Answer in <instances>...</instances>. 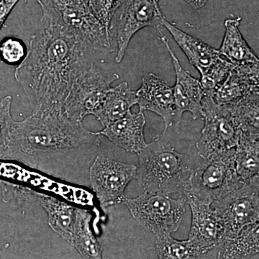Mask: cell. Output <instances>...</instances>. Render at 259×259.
Here are the masks:
<instances>
[{
	"instance_id": "cell-3",
	"label": "cell",
	"mask_w": 259,
	"mask_h": 259,
	"mask_svg": "<svg viewBox=\"0 0 259 259\" xmlns=\"http://www.w3.org/2000/svg\"><path fill=\"white\" fill-rule=\"evenodd\" d=\"M138 156L136 179L141 193L185 195L194 161L177 152L164 134L158 135Z\"/></svg>"
},
{
	"instance_id": "cell-20",
	"label": "cell",
	"mask_w": 259,
	"mask_h": 259,
	"mask_svg": "<svg viewBox=\"0 0 259 259\" xmlns=\"http://www.w3.org/2000/svg\"><path fill=\"white\" fill-rule=\"evenodd\" d=\"M135 105H137L136 91L129 88L127 82L123 81L107 92L93 115L105 127L124 117Z\"/></svg>"
},
{
	"instance_id": "cell-9",
	"label": "cell",
	"mask_w": 259,
	"mask_h": 259,
	"mask_svg": "<svg viewBox=\"0 0 259 259\" xmlns=\"http://www.w3.org/2000/svg\"><path fill=\"white\" fill-rule=\"evenodd\" d=\"M202 106L204 125L196 144L199 157L207 158L236 148L241 129L228 107L216 103L210 94H204Z\"/></svg>"
},
{
	"instance_id": "cell-17",
	"label": "cell",
	"mask_w": 259,
	"mask_h": 259,
	"mask_svg": "<svg viewBox=\"0 0 259 259\" xmlns=\"http://www.w3.org/2000/svg\"><path fill=\"white\" fill-rule=\"evenodd\" d=\"M146 122L144 112L133 113L130 110L122 118L95 134L107 138L112 144L127 152L138 154L147 145L144 138Z\"/></svg>"
},
{
	"instance_id": "cell-28",
	"label": "cell",
	"mask_w": 259,
	"mask_h": 259,
	"mask_svg": "<svg viewBox=\"0 0 259 259\" xmlns=\"http://www.w3.org/2000/svg\"><path fill=\"white\" fill-rule=\"evenodd\" d=\"M19 1L20 0H0V30Z\"/></svg>"
},
{
	"instance_id": "cell-5",
	"label": "cell",
	"mask_w": 259,
	"mask_h": 259,
	"mask_svg": "<svg viewBox=\"0 0 259 259\" xmlns=\"http://www.w3.org/2000/svg\"><path fill=\"white\" fill-rule=\"evenodd\" d=\"M51 18L69 29L90 51H115L108 30L93 13L88 0H36Z\"/></svg>"
},
{
	"instance_id": "cell-27",
	"label": "cell",
	"mask_w": 259,
	"mask_h": 259,
	"mask_svg": "<svg viewBox=\"0 0 259 259\" xmlns=\"http://www.w3.org/2000/svg\"><path fill=\"white\" fill-rule=\"evenodd\" d=\"M122 0H88L93 13L108 30L112 15Z\"/></svg>"
},
{
	"instance_id": "cell-16",
	"label": "cell",
	"mask_w": 259,
	"mask_h": 259,
	"mask_svg": "<svg viewBox=\"0 0 259 259\" xmlns=\"http://www.w3.org/2000/svg\"><path fill=\"white\" fill-rule=\"evenodd\" d=\"M255 95H259L258 63L235 65L212 96L218 105H226Z\"/></svg>"
},
{
	"instance_id": "cell-21",
	"label": "cell",
	"mask_w": 259,
	"mask_h": 259,
	"mask_svg": "<svg viewBox=\"0 0 259 259\" xmlns=\"http://www.w3.org/2000/svg\"><path fill=\"white\" fill-rule=\"evenodd\" d=\"M241 21V17L227 19L225 21L226 32L218 51L233 65L258 63V56L247 44L240 30Z\"/></svg>"
},
{
	"instance_id": "cell-10",
	"label": "cell",
	"mask_w": 259,
	"mask_h": 259,
	"mask_svg": "<svg viewBox=\"0 0 259 259\" xmlns=\"http://www.w3.org/2000/svg\"><path fill=\"white\" fill-rule=\"evenodd\" d=\"M118 74H107L90 64L75 80L64 103L65 115L74 122L81 123L88 115H93L102 103Z\"/></svg>"
},
{
	"instance_id": "cell-11",
	"label": "cell",
	"mask_w": 259,
	"mask_h": 259,
	"mask_svg": "<svg viewBox=\"0 0 259 259\" xmlns=\"http://www.w3.org/2000/svg\"><path fill=\"white\" fill-rule=\"evenodd\" d=\"M259 180L214 201L211 207L222 220L224 238L238 236L243 228L259 221Z\"/></svg>"
},
{
	"instance_id": "cell-13",
	"label": "cell",
	"mask_w": 259,
	"mask_h": 259,
	"mask_svg": "<svg viewBox=\"0 0 259 259\" xmlns=\"http://www.w3.org/2000/svg\"><path fill=\"white\" fill-rule=\"evenodd\" d=\"M185 196L192 212L188 241L199 255L203 254L221 244L224 237V226L210 204L194 196Z\"/></svg>"
},
{
	"instance_id": "cell-6",
	"label": "cell",
	"mask_w": 259,
	"mask_h": 259,
	"mask_svg": "<svg viewBox=\"0 0 259 259\" xmlns=\"http://www.w3.org/2000/svg\"><path fill=\"white\" fill-rule=\"evenodd\" d=\"M134 219L145 229L159 237L177 231L185 212L187 197L180 194L141 193L135 198L122 199Z\"/></svg>"
},
{
	"instance_id": "cell-2",
	"label": "cell",
	"mask_w": 259,
	"mask_h": 259,
	"mask_svg": "<svg viewBox=\"0 0 259 259\" xmlns=\"http://www.w3.org/2000/svg\"><path fill=\"white\" fill-rule=\"evenodd\" d=\"M88 145L100 146L99 136L70 120L64 111H34L15 121L8 159L30 161L40 153L66 152Z\"/></svg>"
},
{
	"instance_id": "cell-1",
	"label": "cell",
	"mask_w": 259,
	"mask_h": 259,
	"mask_svg": "<svg viewBox=\"0 0 259 259\" xmlns=\"http://www.w3.org/2000/svg\"><path fill=\"white\" fill-rule=\"evenodd\" d=\"M88 47L69 29L42 13L15 78L34 111H64L73 83L90 66Z\"/></svg>"
},
{
	"instance_id": "cell-12",
	"label": "cell",
	"mask_w": 259,
	"mask_h": 259,
	"mask_svg": "<svg viewBox=\"0 0 259 259\" xmlns=\"http://www.w3.org/2000/svg\"><path fill=\"white\" fill-rule=\"evenodd\" d=\"M136 174V165L98 156L90 167V186L102 206L112 205L122 202L126 187Z\"/></svg>"
},
{
	"instance_id": "cell-8",
	"label": "cell",
	"mask_w": 259,
	"mask_h": 259,
	"mask_svg": "<svg viewBox=\"0 0 259 259\" xmlns=\"http://www.w3.org/2000/svg\"><path fill=\"white\" fill-rule=\"evenodd\" d=\"M163 26L171 34L190 64L200 73L199 82L204 93L213 95L224 82L235 65L224 59L219 51L182 31L165 18L163 20Z\"/></svg>"
},
{
	"instance_id": "cell-25",
	"label": "cell",
	"mask_w": 259,
	"mask_h": 259,
	"mask_svg": "<svg viewBox=\"0 0 259 259\" xmlns=\"http://www.w3.org/2000/svg\"><path fill=\"white\" fill-rule=\"evenodd\" d=\"M12 96L0 100V160L8 159L15 120L11 115Z\"/></svg>"
},
{
	"instance_id": "cell-14",
	"label": "cell",
	"mask_w": 259,
	"mask_h": 259,
	"mask_svg": "<svg viewBox=\"0 0 259 259\" xmlns=\"http://www.w3.org/2000/svg\"><path fill=\"white\" fill-rule=\"evenodd\" d=\"M159 40L166 46L176 73V83L173 87L175 105L173 125L179 134L184 112H190L194 120L198 118L199 116H202V102L204 95V90L199 80L193 77L190 71L182 67L170 47L168 37L161 36Z\"/></svg>"
},
{
	"instance_id": "cell-26",
	"label": "cell",
	"mask_w": 259,
	"mask_h": 259,
	"mask_svg": "<svg viewBox=\"0 0 259 259\" xmlns=\"http://www.w3.org/2000/svg\"><path fill=\"white\" fill-rule=\"evenodd\" d=\"M28 50L23 40L14 37H5L0 42V59L10 66L21 64Z\"/></svg>"
},
{
	"instance_id": "cell-7",
	"label": "cell",
	"mask_w": 259,
	"mask_h": 259,
	"mask_svg": "<svg viewBox=\"0 0 259 259\" xmlns=\"http://www.w3.org/2000/svg\"><path fill=\"white\" fill-rule=\"evenodd\" d=\"M160 0H122L112 15L109 25L110 40L117 51L115 61L120 63L133 36L146 27L161 32L164 17L159 7Z\"/></svg>"
},
{
	"instance_id": "cell-29",
	"label": "cell",
	"mask_w": 259,
	"mask_h": 259,
	"mask_svg": "<svg viewBox=\"0 0 259 259\" xmlns=\"http://www.w3.org/2000/svg\"><path fill=\"white\" fill-rule=\"evenodd\" d=\"M184 1L190 5L194 9L198 10L204 6L207 0H184Z\"/></svg>"
},
{
	"instance_id": "cell-4",
	"label": "cell",
	"mask_w": 259,
	"mask_h": 259,
	"mask_svg": "<svg viewBox=\"0 0 259 259\" xmlns=\"http://www.w3.org/2000/svg\"><path fill=\"white\" fill-rule=\"evenodd\" d=\"M236 148L194 161L185 195L211 204L245 185L237 174Z\"/></svg>"
},
{
	"instance_id": "cell-22",
	"label": "cell",
	"mask_w": 259,
	"mask_h": 259,
	"mask_svg": "<svg viewBox=\"0 0 259 259\" xmlns=\"http://www.w3.org/2000/svg\"><path fill=\"white\" fill-rule=\"evenodd\" d=\"M217 259H248L259 250V221L248 225L238 236L224 238L219 245Z\"/></svg>"
},
{
	"instance_id": "cell-18",
	"label": "cell",
	"mask_w": 259,
	"mask_h": 259,
	"mask_svg": "<svg viewBox=\"0 0 259 259\" xmlns=\"http://www.w3.org/2000/svg\"><path fill=\"white\" fill-rule=\"evenodd\" d=\"M39 200L47 213L51 229L71 245L83 209L51 196L41 195Z\"/></svg>"
},
{
	"instance_id": "cell-19",
	"label": "cell",
	"mask_w": 259,
	"mask_h": 259,
	"mask_svg": "<svg viewBox=\"0 0 259 259\" xmlns=\"http://www.w3.org/2000/svg\"><path fill=\"white\" fill-rule=\"evenodd\" d=\"M235 163L237 174L245 184L259 180V129L242 130Z\"/></svg>"
},
{
	"instance_id": "cell-23",
	"label": "cell",
	"mask_w": 259,
	"mask_h": 259,
	"mask_svg": "<svg viewBox=\"0 0 259 259\" xmlns=\"http://www.w3.org/2000/svg\"><path fill=\"white\" fill-rule=\"evenodd\" d=\"M93 215L83 209L71 245L84 259H103L100 243L91 228Z\"/></svg>"
},
{
	"instance_id": "cell-24",
	"label": "cell",
	"mask_w": 259,
	"mask_h": 259,
	"mask_svg": "<svg viewBox=\"0 0 259 259\" xmlns=\"http://www.w3.org/2000/svg\"><path fill=\"white\" fill-rule=\"evenodd\" d=\"M156 248L159 259H195L199 255L188 240L179 241L171 234L157 237Z\"/></svg>"
},
{
	"instance_id": "cell-15",
	"label": "cell",
	"mask_w": 259,
	"mask_h": 259,
	"mask_svg": "<svg viewBox=\"0 0 259 259\" xmlns=\"http://www.w3.org/2000/svg\"><path fill=\"white\" fill-rule=\"evenodd\" d=\"M140 111H151L161 116L167 130L174 125L175 97L173 88L162 78L153 73L145 75L141 88L136 92Z\"/></svg>"
}]
</instances>
